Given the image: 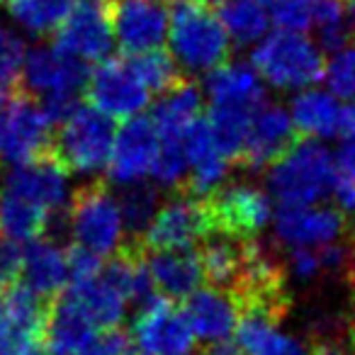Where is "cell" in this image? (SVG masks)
<instances>
[{
    "label": "cell",
    "instance_id": "obj_1",
    "mask_svg": "<svg viewBox=\"0 0 355 355\" xmlns=\"http://www.w3.org/2000/svg\"><path fill=\"white\" fill-rule=\"evenodd\" d=\"M168 44L178 69L209 73L227 64L232 40L219 15L198 0H168Z\"/></svg>",
    "mask_w": 355,
    "mask_h": 355
},
{
    "label": "cell",
    "instance_id": "obj_2",
    "mask_svg": "<svg viewBox=\"0 0 355 355\" xmlns=\"http://www.w3.org/2000/svg\"><path fill=\"white\" fill-rule=\"evenodd\" d=\"M336 175L334 153L319 141H295L275 163L268 166V195L280 207L319 205Z\"/></svg>",
    "mask_w": 355,
    "mask_h": 355
},
{
    "label": "cell",
    "instance_id": "obj_3",
    "mask_svg": "<svg viewBox=\"0 0 355 355\" xmlns=\"http://www.w3.org/2000/svg\"><path fill=\"white\" fill-rule=\"evenodd\" d=\"M324 51L314 40L295 32H270L251 54V69L277 90H306L324 78Z\"/></svg>",
    "mask_w": 355,
    "mask_h": 355
},
{
    "label": "cell",
    "instance_id": "obj_4",
    "mask_svg": "<svg viewBox=\"0 0 355 355\" xmlns=\"http://www.w3.org/2000/svg\"><path fill=\"white\" fill-rule=\"evenodd\" d=\"M114 122L88 105H76L51 139V153L69 173L93 175L105 171L114 141Z\"/></svg>",
    "mask_w": 355,
    "mask_h": 355
},
{
    "label": "cell",
    "instance_id": "obj_5",
    "mask_svg": "<svg viewBox=\"0 0 355 355\" xmlns=\"http://www.w3.org/2000/svg\"><path fill=\"white\" fill-rule=\"evenodd\" d=\"M69 232L76 248L98 258H112L122 251L124 222L117 198L105 185H85L71 195Z\"/></svg>",
    "mask_w": 355,
    "mask_h": 355
},
{
    "label": "cell",
    "instance_id": "obj_6",
    "mask_svg": "<svg viewBox=\"0 0 355 355\" xmlns=\"http://www.w3.org/2000/svg\"><path fill=\"white\" fill-rule=\"evenodd\" d=\"M54 124L49 122L40 100L30 95L8 93L0 103V163L22 166L51 151Z\"/></svg>",
    "mask_w": 355,
    "mask_h": 355
},
{
    "label": "cell",
    "instance_id": "obj_7",
    "mask_svg": "<svg viewBox=\"0 0 355 355\" xmlns=\"http://www.w3.org/2000/svg\"><path fill=\"white\" fill-rule=\"evenodd\" d=\"M212 234L234 241H256L270 224L272 200L266 190L248 183H229L205 198Z\"/></svg>",
    "mask_w": 355,
    "mask_h": 355
},
{
    "label": "cell",
    "instance_id": "obj_8",
    "mask_svg": "<svg viewBox=\"0 0 355 355\" xmlns=\"http://www.w3.org/2000/svg\"><path fill=\"white\" fill-rule=\"evenodd\" d=\"M212 236L207 205L193 193H180L163 202L141 234L144 253L156 251H185L198 241Z\"/></svg>",
    "mask_w": 355,
    "mask_h": 355
},
{
    "label": "cell",
    "instance_id": "obj_9",
    "mask_svg": "<svg viewBox=\"0 0 355 355\" xmlns=\"http://www.w3.org/2000/svg\"><path fill=\"white\" fill-rule=\"evenodd\" d=\"M83 93L88 107L105 114L112 122L117 119L127 122L139 117L151 100V93L144 88L129 61L124 59H105L95 64V69L88 71Z\"/></svg>",
    "mask_w": 355,
    "mask_h": 355
},
{
    "label": "cell",
    "instance_id": "obj_10",
    "mask_svg": "<svg viewBox=\"0 0 355 355\" xmlns=\"http://www.w3.org/2000/svg\"><path fill=\"white\" fill-rule=\"evenodd\" d=\"M88 69L78 59L51 46H35L25 54L20 71V93L40 98V103L56 100H76L83 93Z\"/></svg>",
    "mask_w": 355,
    "mask_h": 355
},
{
    "label": "cell",
    "instance_id": "obj_11",
    "mask_svg": "<svg viewBox=\"0 0 355 355\" xmlns=\"http://www.w3.org/2000/svg\"><path fill=\"white\" fill-rule=\"evenodd\" d=\"M54 46L80 64H100L110 59L114 46L112 0H76L73 10L56 30Z\"/></svg>",
    "mask_w": 355,
    "mask_h": 355
},
{
    "label": "cell",
    "instance_id": "obj_12",
    "mask_svg": "<svg viewBox=\"0 0 355 355\" xmlns=\"http://www.w3.org/2000/svg\"><path fill=\"white\" fill-rule=\"evenodd\" d=\"M132 348L141 355H193L195 336L185 314L171 300L151 297L132 324Z\"/></svg>",
    "mask_w": 355,
    "mask_h": 355
},
{
    "label": "cell",
    "instance_id": "obj_13",
    "mask_svg": "<svg viewBox=\"0 0 355 355\" xmlns=\"http://www.w3.org/2000/svg\"><path fill=\"white\" fill-rule=\"evenodd\" d=\"M49 304L22 285L0 292V355H30L40 348Z\"/></svg>",
    "mask_w": 355,
    "mask_h": 355
},
{
    "label": "cell",
    "instance_id": "obj_14",
    "mask_svg": "<svg viewBox=\"0 0 355 355\" xmlns=\"http://www.w3.org/2000/svg\"><path fill=\"white\" fill-rule=\"evenodd\" d=\"M158 156V134L153 129L148 117H134L122 122V127L114 132L112 151H110V161L105 166L107 178L114 185H129L146 183V178L151 175L153 163Z\"/></svg>",
    "mask_w": 355,
    "mask_h": 355
},
{
    "label": "cell",
    "instance_id": "obj_15",
    "mask_svg": "<svg viewBox=\"0 0 355 355\" xmlns=\"http://www.w3.org/2000/svg\"><path fill=\"white\" fill-rule=\"evenodd\" d=\"M71 173L59 163L54 153L27 161L22 166H12L6 173L0 188L8 193H15L30 202L40 205L49 214H56L71 202Z\"/></svg>",
    "mask_w": 355,
    "mask_h": 355
},
{
    "label": "cell",
    "instance_id": "obj_16",
    "mask_svg": "<svg viewBox=\"0 0 355 355\" xmlns=\"http://www.w3.org/2000/svg\"><path fill=\"white\" fill-rule=\"evenodd\" d=\"M112 35L129 56L161 49L168 35L166 0H112Z\"/></svg>",
    "mask_w": 355,
    "mask_h": 355
},
{
    "label": "cell",
    "instance_id": "obj_17",
    "mask_svg": "<svg viewBox=\"0 0 355 355\" xmlns=\"http://www.w3.org/2000/svg\"><path fill=\"white\" fill-rule=\"evenodd\" d=\"M275 239L287 248H321L340 241L345 234V217L334 207H280L272 219Z\"/></svg>",
    "mask_w": 355,
    "mask_h": 355
},
{
    "label": "cell",
    "instance_id": "obj_18",
    "mask_svg": "<svg viewBox=\"0 0 355 355\" xmlns=\"http://www.w3.org/2000/svg\"><path fill=\"white\" fill-rule=\"evenodd\" d=\"M297 141V132L290 122L285 107L272 103H263L251 117L246 129L239 161L251 168H263L275 163L292 144Z\"/></svg>",
    "mask_w": 355,
    "mask_h": 355
},
{
    "label": "cell",
    "instance_id": "obj_19",
    "mask_svg": "<svg viewBox=\"0 0 355 355\" xmlns=\"http://www.w3.org/2000/svg\"><path fill=\"white\" fill-rule=\"evenodd\" d=\"M183 314L195 340H205L212 345L224 343L229 340V336L236 334L241 306L232 292L217 290V287H200L185 300Z\"/></svg>",
    "mask_w": 355,
    "mask_h": 355
},
{
    "label": "cell",
    "instance_id": "obj_20",
    "mask_svg": "<svg viewBox=\"0 0 355 355\" xmlns=\"http://www.w3.org/2000/svg\"><path fill=\"white\" fill-rule=\"evenodd\" d=\"M144 256H146V270L153 292L163 300H188L202 285V266L193 248L156 251L144 253Z\"/></svg>",
    "mask_w": 355,
    "mask_h": 355
},
{
    "label": "cell",
    "instance_id": "obj_21",
    "mask_svg": "<svg viewBox=\"0 0 355 355\" xmlns=\"http://www.w3.org/2000/svg\"><path fill=\"white\" fill-rule=\"evenodd\" d=\"M209 107L256 112L266 103V88L251 64H222L207 73Z\"/></svg>",
    "mask_w": 355,
    "mask_h": 355
},
{
    "label": "cell",
    "instance_id": "obj_22",
    "mask_svg": "<svg viewBox=\"0 0 355 355\" xmlns=\"http://www.w3.org/2000/svg\"><path fill=\"white\" fill-rule=\"evenodd\" d=\"M27 290L40 300L51 302L66 290L69 285V256L66 248L59 243L37 239L25 248L22 258V277Z\"/></svg>",
    "mask_w": 355,
    "mask_h": 355
},
{
    "label": "cell",
    "instance_id": "obj_23",
    "mask_svg": "<svg viewBox=\"0 0 355 355\" xmlns=\"http://www.w3.org/2000/svg\"><path fill=\"white\" fill-rule=\"evenodd\" d=\"M236 340L243 355H314L297 336L280 329V319L263 311H241Z\"/></svg>",
    "mask_w": 355,
    "mask_h": 355
},
{
    "label": "cell",
    "instance_id": "obj_24",
    "mask_svg": "<svg viewBox=\"0 0 355 355\" xmlns=\"http://www.w3.org/2000/svg\"><path fill=\"white\" fill-rule=\"evenodd\" d=\"M202 90L183 80L163 93L148 117L158 134V141H185L190 129L202 119Z\"/></svg>",
    "mask_w": 355,
    "mask_h": 355
},
{
    "label": "cell",
    "instance_id": "obj_25",
    "mask_svg": "<svg viewBox=\"0 0 355 355\" xmlns=\"http://www.w3.org/2000/svg\"><path fill=\"white\" fill-rule=\"evenodd\" d=\"M340 103L343 100L334 98L329 90L306 88L292 98L287 114L297 134L309 141H324V139H336Z\"/></svg>",
    "mask_w": 355,
    "mask_h": 355
},
{
    "label": "cell",
    "instance_id": "obj_26",
    "mask_svg": "<svg viewBox=\"0 0 355 355\" xmlns=\"http://www.w3.org/2000/svg\"><path fill=\"white\" fill-rule=\"evenodd\" d=\"M98 331L93 329L83 311L71 302V297L59 295L49 304L44 326V343L46 350L54 355H78L85 345L93 340Z\"/></svg>",
    "mask_w": 355,
    "mask_h": 355
},
{
    "label": "cell",
    "instance_id": "obj_27",
    "mask_svg": "<svg viewBox=\"0 0 355 355\" xmlns=\"http://www.w3.org/2000/svg\"><path fill=\"white\" fill-rule=\"evenodd\" d=\"M76 306L83 311L85 319L93 324L95 331H112L122 324L127 314L129 302L107 282V277L100 272L95 280H88L83 285H71L66 290Z\"/></svg>",
    "mask_w": 355,
    "mask_h": 355
},
{
    "label": "cell",
    "instance_id": "obj_28",
    "mask_svg": "<svg viewBox=\"0 0 355 355\" xmlns=\"http://www.w3.org/2000/svg\"><path fill=\"white\" fill-rule=\"evenodd\" d=\"M51 217L54 214L42 209L40 205L0 188V229L6 239H12L17 243L37 241L49 232Z\"/></svg>",
    "mask_w": 355,
    "mask_h": 355
},
{
    "label": "cell",
    "instance_id": "obj_29",
    "mask_svg": "<svg viewBox=\"0 0 355 355\" xmlns=\"http://www.w3.org/2000/svg\"><path fill=\"white\" fill-rule=\"evenodd\" d=\"M243 243L246 241H234V239L219 236V234L205 239V246L198 256L202 275L205 280H209V285L227 292L236 287L243 266Z\"/></svg>",
    "mask_w": 355,
    "mask_h": 355
},
{
    "label": "cell",
    "instance_id": "obj_30",
    "mask_svg": "<svg viewBox=\"0 0 355 355\" xmlns=\"http://www.w3.org/2000/svg\"><path fill=\"white\" fill-rule=\"evenodd\" d=\"M217 15L229 40L236 44H258L270 30L266 0H224Z\"/></svg>",
    "mask_w": 355,
    "mask_h": 355
},
{
    "label": "cell",
    "instance_id": "obj_31",
    "mask_svg": "<svg viewBox=\"0 0 355 355\" xmlns=\"http://www.w3.org/2000/svg\"><path fill=\"white\" fill-rule=\"evenodd\" d=\"M73 6L76 0H8L3 8L27 35L46 37L56 35Z\"/></svg>",
    "mask_w": 355,
    "mask_h": 355
},
{
    "label": "cell",
    "instance_id": "obj_32",
    "mask_svg": "<svg viewBox=\"0 0 355 355\" xmlns=\"http://www.w3.org/2000/svg\"><path fill=\"white\" fill-rule=\"evenodd\" d=\"M127 61L148 93H161L163 95L180 83V69H178V64L173 61V56L166 54V51H161V49L129 56Z\"/></svg>",
    "mask_w": 355,
    "mask_h": 355
},
{
    "label": "cell",
    "instance_id": "obj_33",
    "mask_svg": "<svg viewBox=\"0 0 355 355\" xmlns=\"http://www.w3.org/2000/svg\"><path fill=\"white\" fill-rule=\"evenodd\" d=\"M311 30H316V35H319V49H326L331 54L340 49L353 35L343 10V0H316Z\"/></svg>",
    "mask_w": 355,
    "mask_h": 355
},
{
    "label": "cell",
    "instance_id": "obj_34",
    "mask_svg": "<svg viewBox=\"0 0 355 355\" xmlns=\"http://www.w3.org/2000/svg\"><path fill=\"white\" fill-rule=\"evenodd\" d=\"M119 214H122L124 232L144 234V229L148 227L151 217L156 214L158 202H156V190L146 183H137L124 188V193L117 200Z\"/></svg>",
    "mask_w": 355,
    "mask_h": 355
},
{
    "label": "cell",
    "instance_id": "obj_35",
    "mask_svg": "<svg viewBox=\"0 0 355 355\" xmlns=\"http://www.w3.org/2000/svg\"><path fill=\"white\" fill-rule=\"evenodd\" d=\"M326 88L343 103H355V42H345L324 66Z\"/></svg>",
    "mask_w": 355,
    "mask_h": 355
},
{
    "label": "cell",
    "instance_id": "obj_36",
    "mask_svg": "<svg viewBox=\"0 0 355 355\" xmlns=\"http://www.w3.org/2000/svg\"><path fill=\"white\" fill-rule=\"evenodd\" d=\"M25 54L22 37L6 22H0V95H8L12 93V88H17Z\"/></svg>",
    "mask_w": 355,
    "mask_h": 355
},
{
    "label": "cell",
    "instance_id": "obj_37",
    "mask_svg": "<svg viewBox=\"0 0 355 355\" xmlns=\"http://www.w3.org/2000/svg\"><path fill=\"white\" fill-rule=\"evenodd\" d=\"M314 10L316 0H270L268 3L272 25L280 32H295V35H304L314 27Z\"/></svg>",
    "mask_w": 355,
    "mask_h": 355
},
{
    "label": "cell",
    "instance_id": "obj_38",
    "mask_svg": "<svg viewBox=\"0 0 355 355\" xmlns=\"http://www.w3.org/2000/svg\"><path fill=\"white\" fill-rule=\"evenodd\" d=\"M22 258L25 248L12 239L0 236V292L10 290L22 277Z\"/></svg>",
    "mask_w": 355,
    "mask_h": 355
},
{
    "label": "cell",
    "instance_id": "obj_39",
    "mask_svg": "<svg viewBox=\"0 0 355 355\" xmlns=\"http://www.w3.org/2000/svg\"><path fill=\"white\" fill-rule=\"evenodd\" d=\"M66 256H69V282L71 285H83V282H88V280H95L105 268L103 258L93 256V253L83 251V248L71 246L69 251H66Z\"/></svg>",
    "mask_w": 355,
    "mask_h": 355
},
{
    "label": "cell",
    "instance_id": "obj_40",
    "mask_svg": "<svg viewBox=\"0 0 355 355\" xmlns=\"http://www.w3.org/2000/svg\"><path fill=\"white\" fill-rule=\"evenodd\" d=\"M132 340L122 331H98L78 355H132Z\"/></svg>",
    "mask_w": 355,
    "mask_h": 355
},
{
    "label": "cell",
    "instance_id": "obj_41",
    "mask_svg": "<svg viewBox=\"0 0 355 355\" xmlns=\"http://www.w3.org/2000/svg\"><path fill=\"white\" fill-rule=\"evenodd\" d=\"M287 270L297 280H311V277H316L324 270L319 261V251L316 248H292L290 258H287Z\"/></svg>",
    "mask_w": 355,
    "mask_h": 355
},
{
    "label": "cell",
    "instance_id": "obj_42",
    "mask_svg": "<svg viewBox=\"0 0 355 355\" xmlns=\"http://www.w3.org/2000/svg\"><path fill=\"white\" fill-rule=\"evenodd\" d=\"M329 195L334 198L336 209H338L343 217H348V214H355V178L340 175V173L336 171Z\"/></svg>",
    "mask_w": 355,
    "mask_h": 355
},
{
    "label": "cell",
    "instance_id": "obj_43",
    "mask_svg": "<svg viewBox=\"0 0 355 355\" xmlns=\"http://www.w3.org/2000/svg\"><path fill=\"white\" fill-rule=\"evenodd\" d=\"M336 139H340L343 144L345 141H355V103H340Z\"/></svg>",
    "mask_w": 355,
    "mask_h": 355
},
{
    "label": "cell",
    "instance_id": "obj_44",
    "mask_svg": "<svg viewBox=\"0 0 355 355\" xmlns=\"http://www.w3.org/2000/svg\"><path fill=\"white\" fill-rule=\"evenodd\" d=\"M334 163L340 175L355 178V141H345L334 156Z\"/></svg>",
    "mask_w": 355,
    "mask_h": 355
},
{
    "label": "cell",
    "instance_id": "obj_45",
    "mask_svg": "<svg viewBox=\"0 0 355 355\" xmlns=\"http://www.w3.org/2000/svg\"><path fill=\"white\" fill-rule=\"evenodd\" d=\"M200 355H243V350L239 348V345H234V343H229V340H224V343L207 345V348H205Z\"/></svg>",
    "mask_w": 355,
    "mask_h": 355
},
{
    "label": "cell",
    "instance_id": "obj_46",
    "mask_svg": "<svg viewBox=\"0 0 355 355\" xmlns=\"http://www.w3.org/2000/svg\"><path fill=\"white\" fill-rule=\"evenodd\" d=\"M343 10L345 17H348L350 32H355V0H343Z\"/></svg>",
    "mask_w": 355,
    "mask_h": 355
},
{
    "label": "cell",
    "instance_id": "obj_47",
    "mask_svg": "<svg viewBox=\"0 0 355 355\" xmlns=\"http://www.w3.org/2000/svg\"><path fill=\"white\" fill-rule=\"evenodd\" d=\"M314 355H345V353H340L338 348H316Z\"/></svg>",
    "mask_w": 355,
    "mask_h": 355
},
{
    "label": "cell",
    "instance_id": "obj_48",
    "mask_svg": "<svg viewBox=\"0 0 355 355\" xmlns=\"http://www.w3.org/2000/svg\"><path fill=\"white\" fill-rule=\"evenodd\" d=\"M198 3H202V6H207V8H212V10H214V8L222 6L224 0H198Z\"/></svg>",
    "mask_w": 355,
    "mask_h": 355
},
{
    "label": "cell",
    "instance_id": "obj_49",
    "mask_svg": "<svg viewBox=\"0 0 355 355\" xmlns=\"http://www.w3.org/2000/svg\"><path fill=\"white\" fill-rule=\"evenodd\" d=\"M350 345L355 350V316H353V324H350Z\"/></svg>",
    "mask_w": 355,
    "mask_h": 355
},
{
    "label": "cell",
    "instance_id": "obj_50",
    "mask_svg": "<svg viewBox=\"0 0 355 355\" xmlns=\"http://www.w3.org/2000/svg\"><path fill=\"white\" fill-rule=\"evenodd\" d=\"M6 3H8V0H0V6H6Z\"/></svg>",
    "mask_w": 355,
    "mask_h": 355
},
{
    "label": "cell",
    "instance_id": "obj_51",
    "mask_svg": "<svg viewBox=\"0 0 355 355\" xmlns=\"http://www.w3.org/2000/svg\"><path fill=\"white\" fill-rule=\"evenodd\" d=\"M3 98H6V95H0V103H3Z\"/></svg>",
    "mask_w": 355,
    "mask_h": 355
},
{
    "label": "cell",
    "instance_id": "obj_52",
    "mask_svg": "<svg viewBox=\"0 0 355 355\" xmlns=\"http://www.w3.org/2000/svg\"><path fill=\"white\" fill-rule=\"evenodd\" d=\"M353 280H355V268H353Z\"/></svg>",
    "mask_w": 355,
    "mask_h": 355
},
{
    "label": "cell",
    "instance_id": "obj_53",
    "mask_svg": "<svg viewBox=\"0 0 355 355\" xmlns=\"http://www.w3.org/2000/svg\"><path fill=\"white\" fill-rule=\"evenodd\" d=\"M266 3H270V0H266Z\"/></svg>",
    "mask_w": 355,
    "mask_h": 355
}]
</instances>
